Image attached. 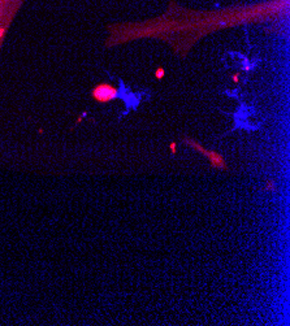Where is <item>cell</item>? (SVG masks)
Instances as JSON below:
<instances>
[{
    "mask_svg": "<svg viewBox=\"0 0 290 326\" xmlns=\"http://www.w3.org/2000/svg\"><path fill=\"white\" fill-rule=\"evenodd\" d=\"M182 142L186 146L190 147V148L196 151V152H199L203 156H206V159L210 161L211 166H212L213 169H216V170H228V165H227V161H225L223 155H220L219 152H216V151L204 148L203 146H202L200 143H198V142L195 139H193V138L185 136L182 139Z\"/></svg>",
    "mask_w": 290,
    "mask_h": 326,
    "instance_id": "cell-2",
    "label": "cell"
},
{
    "mask_svg": "<svg viewBox=\"0 0 290 326\" xmlns=\"http://www.w3.org/2000/svg\"><path fill=\"white\" fill-rule=\"evenodd\" d=\"M169 148H171V152L174 155L177 152V148H176V143H171V147H169Z\"/></svg>",
    "mask_w": 290,
    "mask_h": 326,
    "instance_id": "cell-6",
    "label": "cell"
},
{
    "mask_svg": "<svg viewBox=\"0 0 290 326\" xmlns=\"http://www.w3.org/2000/svg\"><path fill=\"white\" fill-rule=\"evenodd\" d=\"M273 187H275V185H273V182H272V181H271V180L267 181V186H265V190H267V191H273V190H275Z\"/></svg>",
    "mask_w": 290,
    "mask_h": 326,
    "instance_id": "cell-5",
    "label": "cell"
},
{
    "mask_svg": "<svg viewBox=\"0 0 290 326\" xmlns=\"http://www.w3.org/2000/svg\"><path fill=\"white\" fill-rule=\"evenodd\" d=\"M118 95V89L108 82H102L91 90V98L100 104H105L114 100Z\"/></svg>",
    "mask_w": 290,
    "mask_h": 326,
    "instance_id": "cell-3",
    "label": "cell"
},
{
    "mask_svg": "<svg viewBox=\"0 0 290 326\" xmlns=\"http://www.w3.org/2000/svg\"><path fill=\"white\" fill-rule=\"evenodd\" d=\"M164 73H165V72H164V69H163V68H159L158 70L155 72V76H156V78H159V79H160V78H163V77H164Z\"/></svg>",
    "mask_w": 290,
    "mask_h": 326,
    "instance_id": "cell-4",
    "label": "cell"
},
{
    "mask_svg": "<svg viewBox=\"0 0 290 326\" xmlns=\"http://www.w3.org/2000/svg\"><path fill=\"white\" fill-rule=\"evenodd\" d=\"M173 3V2H172ZM289 0H268L251 5H238L221 11H189L169 3L167 12L158 18L139 24L109 25L107 47H113L138 38H159L185 56L198 39L212 31L242 24H258L271 18L288 16Z\"/></svg>",
    "mask_w": 290,
    "mask_h": 326,
    "instance_id": "cell-1",
    "label": "cell"
}]
</instances>
